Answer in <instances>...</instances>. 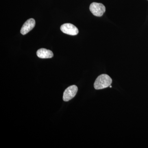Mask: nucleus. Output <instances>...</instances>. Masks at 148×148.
<instances>
[{
	"label": "nucleus",
	"instance_id": "nucleus-1",
	"mask_svg": "<svg viewBox=\"0 0 148 148\" xmlns=\"http://www.w3.org/2000/svg\"><path fill=\"white\" fill-rule=\"evenodd\" d=\"M112 83V79L108 75L102 74L95 80L94 87L96 90H100L109 87Z\"/></svg>",
	"mask_w": 148,
	"mask_h": 148
},
{
	"label": "nucleus",
	"instance_id": "nucleus-6",
	"mask_svg": "<svg viewBox=\"0 0 148 148\" xmlns=\"http://www.w3.org/2000/svg\"><path fill=\"white\" fill-rule=\"evenodd\" d=\"M37 56L41 58H49L53 57V54L52 51L45 48H41L37 51Z\"/></svg>",
	"mask_w": 148,
	"mask_h": 148
},
{
	"label": "nucleus",
	"instance_id": "nucleus-3",
	"mask_svg": "<svg viewBox=\"0 0 148 148\" xmlns=\"http://www.w3.org/2000/svg\"><path fill=\"white\" fill-rule=\"evenodd\" d=\"M77 91V87L74 85L67 88L64 92L63 100L66 102H68L71 100L76 95Z\"/></svg>",
	"mask_w": 148,
	"mask_h": 148
},
{
	"label": "nucleus",
	"instance_id": "nucleus-7",
	"mask_svg": "<svg viewBox=\"0 0 148 148\" xmlns=\"http://www.w3.org/2000/svg\"><path fill=\"white\" fill-rule=\"evenodd\" d=\"M110 86V88H112V86Z\"/></svg>",
	"mask_w": 148,
	"mask_h": 148
},
{
	"label": "nucleus",
	"instance_id": "nucleus-2",
	"mask_svg": "<svg viewBox=\"0 0 148 148\" xmlns=\"http://www.w3.org/2000/svg\"><path fill=\"white\" fill-rule=\"evenodd\" d=\"M89 9L93 15L98 17L103 16L106 10V7L103 4L95 2L91 3Z\"/></svg>",
	"mask_w": 148,
	"mask_h": 148
},
{
	"label": "nucleus",
	"instance_id": "nucleus-4",
	"mask_svg": "<svg viewBox=\"0 0 148 148\" xmlns=\"http://www.w3.org/2000/svg\"><path fill=\"white\" fill-rule=\"evenodd\" d=\"M61 31L64 34L71 36H75L79 33L78 29L75 25L70 23H66L61 26Z\"/></svg>",
	"mask_w": 148,
	"mask_h": 148
},
{
	"label": "nucleus",
	"instance_id": "nucleus-5",
	"mask_svg": "<svg viewBox=\"0 0 148 148\" xmlns=\"http://www.w3.org/2000/svg\"><path fill=\"white\" fill-rule=\"evenodd\" d=\"M36 25V21L33 18H29L23 24L21 29V34L25 35L34 29Z\"/></svg>",
	"mask_w": 148,
	"mask_h": 148
}]
</instances>
